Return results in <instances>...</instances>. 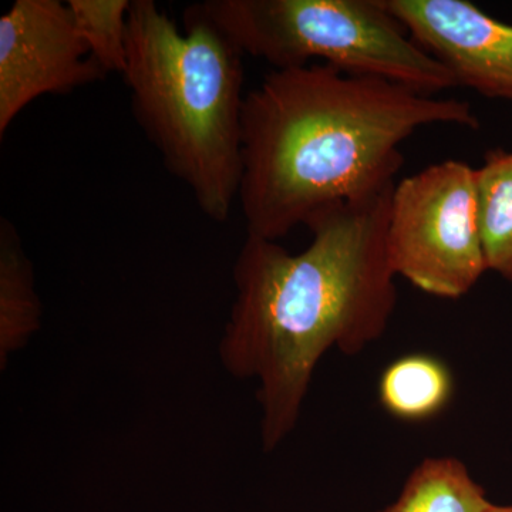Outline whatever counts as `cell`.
I'll use <instances>...</instances> for the list:
<instances>
[{
	"instance_id": "5",
	"label": "cell",
	"mask_w": 512,
	"mask_h": 512,
	"mask_svg": "<svg viewBox=\"0 0 512 512\" xmlns=\"http://www.w3.org/2000/svg\"><path fill=\"white\" fill-rule=\"evenodd\" d=\"M386 242L394 275L436 298L467 295L488 271L476 168L447 160L397 181Z\"/></svg>"
},
{
	"instance_id": "11",
	"label": "cell",
	"mask_w": 512,
	"mask_h": 512,
	"mask_svg": "<svg viewBox=\"0 0 512 512\" xmlns=\"http://www.w3.org/2000/svg\"><path fill=\"white\" fill-rule=\"evenodd\" d=\"M476 183L485 264L512 282V153L488 151L476 168Z\"/></svg>"
},
{
	"instance_id": "1",
	"label": "cell",
	"mask_w": 512,
	"mask_h": 512,
	"mask_svg": "<svg viewBox=\"0 0 512 512\" xmlns=\"http://www.w3.org/2000/svg\"><path fill=\"white\" fill-rule=\"evenodd\" d=\"M393 190L322 212L301 254L249 235L239 251L220 356L232 376L258 380L266 453L295 429L322 356L357 355L389 326L397 305L386 242Z\"/></svg>"
},
{
	"instance_id": "7",
	"label": "cell",
	"mask_w": 512,
	"mask_h": 512,
	"mask_svg": "<svg viewBox=\"0 0 512 512\" xmlns=\"http://www.w3.org/2000/svg\"><path fill=\"white\" fill-rule=\"evenodd\" d=\"M410 37L458 86L512 100V25L467 0H383Z\"/></svg>"
},
{
	"instance_id": "6",
	"label": "cell",
	"mask_w": 512,
	"mask_h": 512,
	"mask_svg": "<svg viewBox=\"0 0 512 512\" xmlns=\"http://www.w3.org/2000/svg\"><path fill=\"white\" fill-rule=\"evenodd\" d=\"M106 76L66 2L16 0L0 16V137L39 97L66 96Z\"/></svg>"
},
{
	"instance_id": "12",
	"label": "cell",
	"mask_w": 512,
	"mask_h": 512,
	"mask_svg": "<svg viewBox=\"0 0 512 512\" xmlns=\"http://www.w3.org/2000/svg\"><path fill=\"white\" fill-rule=\"evenodd\" d=\"M77 33L90 57L107 74H123L127 64L130 0H69Z\"/></svg>"
},
{
	"instance_id": "13",
	"label": "cell",
	"mask_w": 512,
	"mask_h": 512,
	"mask_svg": "<svg viewBox=\"0 0 512 512\" xmlns=\"http://www.w3.org/2000/svg\"><path fill=\"white\" fill-rule=\"evenodd\" d=\"M488 512H512V505H495Z\"/></svg>"
},
{
	"instance_id": "10",
	"label": "cell",
	"mask_w": 512,
	"mask_h": 512,
	"mask_svg": "<svg viewBox=\"0 0 512 512\" xmlns=\"http://www.w3.org/2000/svg\"><path fill=\"white\" fill-rule=\"evenodd\" d=\"M491 507L463 461L430 457L410 473L397 500L380 512H488Z\"/></svg>"
},
{
	"instance_id": "2",
	"label": "cell",
	"mask_w": 512,
	"mask_h": 512,
	"mask_svg": "<svg viewBox=\"0 0 512 512\" xmlns=\"http://www.w3.org/2000/svg\"><path fill=\"white\" fill-rule=\"evenodd\" d=\"M433 124L477 130L480 120L467 101L328 64L272 70L242 113L238 202L247 235L278 241L330 208L392 190L400 147Z\"/></svg>"
},
{
	"instance_id": "8",
	"label": "cell",
	"mask_w": 512,
	"mask_h": 512,
	"mask_svg": "<svg viewBox=\"0 0 512 512\" xmlns=\"http://www.w3.org/2000/svg\"><path fill=\"white\" fill-rule=\"evenodd\" d=\"M42 303L35 289L32 264L18 229L0 220V360L2 367L39 330Z\"/></svg>"
},
{
	"instance_id": "4",
	"label": "cell",
	"mask_w": 512,
	"mask_h": 512,
	"mask_svg": "<svg viewBox=\"0 0 512 512\" xmlns=\"http://www.w3.org/2000/svg\"><path fill=\"white\" fill-rule=\"evenodd\" d=\"M202 9L245 56L274 69L328 64L437 96L453 74L410 37L383 0H207Z\"/></svg>"
},
{
	"instance_id": "9",
	"label": "cell",
	"mask_w": 512,
	"mask_h": 512,
	"mask_svg": "<svg viewBox=\"0 0 512 512\" xmlns=\"http://www.w3.org/2000/svg\"><path fill=\"white\" fill-rule=\"evenodd\" d=\"M453 394V373L443 360L427 353H412L393 360L379 380L383 409L394 419L410 423L439 416Z\"/></svg>"
},
{
	"instance_id": "3",
	"label": "cell",
	"mask_w": 512,
	"mask_h": 512,
	"mask_svg": "<svg viewBox=\"0 0 512 512\" xmlns=\"http://www.w3.org/2000/svg\"><path fill=\"white\" fill-rule=\"evenodd\" d=\"M184 28L154 0H131L121 76L164 167L224 224L241 188L245 55L201 3L185 9Z\"/></svg>"
}]
</instances>
